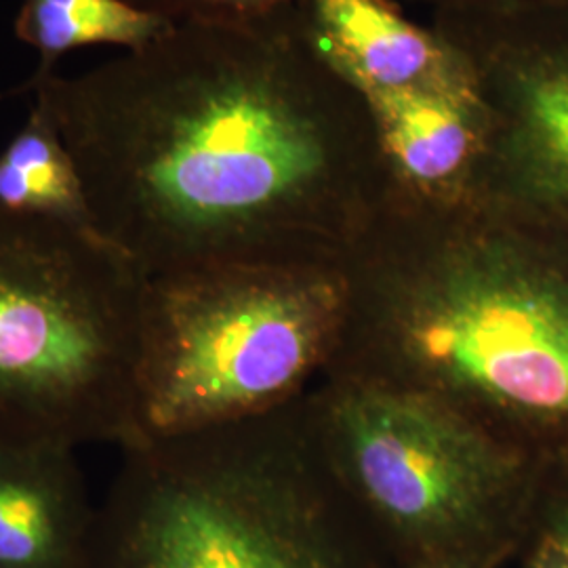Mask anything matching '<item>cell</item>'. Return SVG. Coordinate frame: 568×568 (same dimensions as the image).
Wrapping results in <instances>:
<instances>
[{
  "mask_svg": "<svg viewBox=\"0 0 568 568\" xmlns=\"http://www.w3.org/2000/svg\"><path fill=\"white\" fill-rule=\"evenodd\" d=\"M363 98L398 190L429 203H457L476 194L487 114L474 81L371 91Z\"/></svg>",
  "mask_w": 568,
  "mask_h": 568,
  "instance_id": "obj_8",
  "label": "cell"
},
{
  "mask_svg": "<svg viewBox=\"0 0 568 568\" xmlns=\"http://www.w3.org/2000/svg\"><path fill=\"white\" fill-rule=\"evenodd\" d=\"M173 23L185 21H253L278 13L293 0H131Z\"/></svg>",
  "mask_w": 568,
  "mask_h": 568,
  "instance_id": "obj_14",
  "label": "cell"
},
{
  "mask_svg": "<svg viewBox=\"0 0 568 568\" xmlns=\"http://www.w3.org/2000/svg\"><path fill=\"white\" fill-rule=\"evenodd\" d=\"M541 464L554 476H539L530 539H544L568 558V450Z\"/></svg>",
  "mask_w": 568,
  "mask_h": 568,
  "instance_id": "obj_13",
  "label": "cell"
},
{
  "mask_svg": "<svg viewBox=\"0 0 568 568\" xmlns=\"http://www.w3.org/2000/svg\"><path fill=\"white\" fill-rule=\"evenodd\" d=\"M408 2H424L432 9L436 7H447V4H469V2H504V0H408Z\"/></svg>",
  "mask_w": 568,
  "mask_h": 568,
  "instance_id": "obj_16",
  "label": "cell"
},
{
  "mask_svg": "<svg viewBox=\"0 0 568 568\" xmlns=\"http://www.w3.org/2000/svg\"><path fill=\"white\" fill-rule=\"evenodd\" d=\"M408 354L527 436L568 450V227L469 196H387Z\"/></svg>",
  "mask_w": 568,
  "mask_h": 568,
  "instance_id": "obj_2",
  "label": "cell"
},
{
  "mask_svg": "<svg viewBox=\"0 0 568 568\" xmlns=\"http://www.w3.org/2000/svg\"><path fill=\"white\" fill-rule=\"evenodd\" d=\"M65 447H0V568H77L95 518Z\"/></svg>",
  "mask_w": 568,
  "mask_h": 568,
  "instance_id": "obj_10",
  "label": "cell"
},
{
  "mask_svg": "<svg viewBox=\"0 0 568 568\" xmlns=\"http://www.w3.org/2000/svg\"><path fill=\"white\" fill-rule=\"evenodd\" d=\"M525 568H568V558L544 539H530Z\"/></svg>",
  "mask_w": 568,
  "mask_h": 568,
  "instance_id": "obj_15",
  "label": "cell"
},
{
  "mask_svg": "<svg viewBox=\"0 0 568 568\" xmlns=\"http://www.w3.org/2000/svg\"><path fill=\"white\" fill-rule=\"evenodd\" d=\"M487 114L476 194L568 227V0L436 7Z\"/></svg>",
  "mask_w": 568,
  "mask_h": 568,
  "instance_id": "obj_7",
  "label": "cell"
},
{
  "mask_svg": "<svg viewBox=\"0 0 568 568\" xmlns=\"http://www.w3.org/2000/svg\"><path fill=\"white\" fill-rule=\"evenodd\" d=\"M77 568L371 565L236 422L122 447Z\"/></svg>",
  "mask_w": 568,
  "mask_h": 568,
  "instance_id": "obj_5",
  "label": "cell"
},
{
  "mask_svg": "<svg viewBox=\"0 0 568 568\" xmlns=\"http://www.w3.org/2000/svg\"><path fill=\"white\" fill-rule=\"evenodd\" d=\"M342 302V278L302 262L148 278L133 443L264 415L316 363Z\"/></svg>",
  "mask_w": 568,
  "mask_h": 568,
  "instance_id": "obj_4",
  "label": "cell"
},
{
  "mask_svg": "<svg viewBox=\"0 0 568 568\" xmlns=\"http://www.w3.org/2000/svg\"><path fill=\"white\" fill-rule=\"evenodd\" d=\"M30 98L26 121L0 150V215L93 227L81 171L60 124L41 98Z\"/></svg>",
  "mask_w": 568,
  "mask_h": 568,
  "instance_id": "obj_11",
  "label": "cell"
},
{
  "mask_svg": "<svg viewBox=\"0 0 568 568\" xmlns=\"http://www.w3.org/2000/svg\"><path fill=\"white\" fill-rule=\"evenodd\" d=\"M148 276L84 225L0 215V447H126Z\"/></svg>",
  "mask_w": 568,
  "mask_h": 568,
  "instance_id": "obj_3",
  "label": "cell"
},
{
  "mask_svg": "<svg viewBox=\"0 0 568 568\" xmlns=\"http://www.w3.org/2000/svg\"><path fill=\"white\" fill-rule=\"evenodd\" d=\"M291 7L314 53L363 95L471 81L464 58L432 26L406 20L394 0H293Z\"/></svg>",
  "mask_w": 568,
  "mask_h": 568,
  "instance_id": "obj_9",
  "label": "cell"
},
{
  "mask_svg": "<svg viewBox=\"0 0 568 568\" xmlns=\"http://www.w3.org/2000/svg\"><path fill=\"white\" fill-rule=\"evenodd\" d=\"M354 483L403 568H495L528 544L539 469L436 398L361 389L339 406Z\"/></svg>",
  "mask_w": 568,
  "mask_h": 568,
  "instance_id": "obj_6",
  "label": "cell"
},
{
  "mask_svg": "<svg viewBox=\"0 0 568 568\" xmlns=\"http://www.w3.org/2000/svg\"><path fill=\"white\" fill-rule=\"evenodd\" d=\"M9 95L49 105L93 227L148 278L302 262V232H345L394 182L361 91L305 41L293 7L185 21L77 74Z\"/></svg>",
  "mask_w": 568,
  "mask_h": 568,
  "instance_id": "obj_1",
  "label": "cell"
},
{
  "mask_svg": "<svg viewBox=\"0 0 568 568\" xmlns=\"http://www.w3.org/2000/svg\"><path fill=\"white\" fill-rule=\"evenodd\" d=\"M175 23L131 0H21L13 20L18 41L39 53L30 79L58 72L65 55L89 47L135 51L166 34Z\"/></svg>",
  "mask_w": 568,
  "mask_h": 568,
  "instance_id": "obj_12",
  "label": "cell"
},
{
  "mask_svg": "<svg viewBox=\"0 0 568 568\" xmlns=\"http://www.w3.org/2000/svg\"><path fill=\"white\" fill-rule=\"evenodd\" d=\"M413 568H474V567H413Z\"/></svg>",
  "mask_w": 568,
  "mask_h": 568,
  "instance_id": "obj_17",
  "label": "cell"
}]
</instances>
